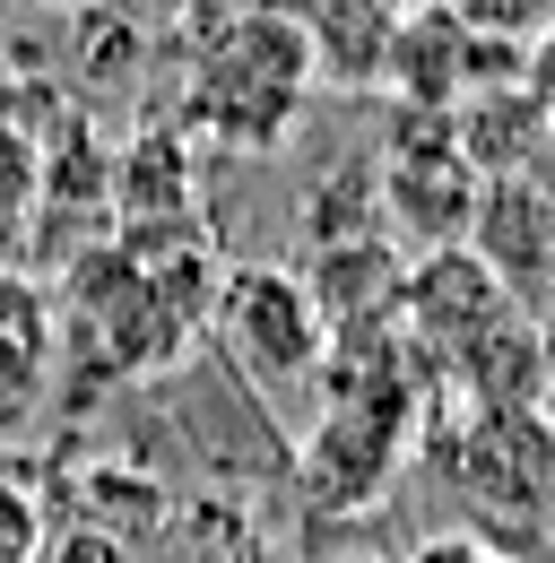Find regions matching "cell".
I'll return each instance as SVG.
<instances>
[{"label": "cell", "instance_id": "cell-1", "mask_svg": "<svg viewBox=\"0 0 555 563\" xmlns=\"http://www.w3.org/2000/svg\"><path fill=\"white\" fill-rule=\"evenodd\" d=\"M425 468L460 503V529H478L512 555L555 547V417L547 408H460L425 433Z\"/></svg>", "mask_w": 555, "mask_h": 563}, {"label": "cell", "instance_id": "cell-2", "mask_svg": "<svg viewBox=\"0 0 555 563\" xmlns=\"http://www.w3.org/2000/svg\"><path fill=\"white\" fill-rule=\"evenodd\" d=\"M208 26H217V35H200V70H192V104H183V113L226 147H278L304 122L313 87H322L313 44H304L278 9H261V0L208 9Z\"/></svg>", "mask_w": 555, "mask_h": 563}, {"label": "cell", "instance_id": "cell-3", "mask_svg": "<svg viewBox=\"0 0 555 563\" xmlns=\"http://www.w3.org/2000/svg\"><path fill=\"white\" fill-rule=\"evenodd\" d=\"M208 339L226 355V373L261 399H286L304 382H322L330 364V312L313 303L304 269L286 261H252V269H226L208 295Z\"/></svg>", "mask_w": 555, "mask_h": 563}, {"label": "cell", "instance_id": "cell-4", "mask_svg": "<svg viewBox=\"0 0 555 563\" xmlns=\"http://www.w3.org/2000/svg\"><path fill=\"white\" fill-rule=\"evenodd\" d=\"M391 312H400V339H409V347L434 364V382H443V373L478 347L503 312H521V303L503 295V278L486 269L469 243H443V252H425L416 269H400V303H391Z\"/></svg>", "mask_w": 555, "mask_h": 563}, {"label": "cell", "instance_id": "cell-5", "mask_svg": "<svg viewBox=\"0 0 555 563\" xmlns=\"http://www.w3.org/2000/svg\"><path fill=\"white\" fill-rule=\"evenodd\" d=\"M44 373H53V295L26 269H0V433L44 408Z\"/></svg>", "mask_w": 555, "mask_h": 563}, {"label": "cell", "instance_id": "cell-6", "mask_svg": "<svg viewBox=\"0 0 555 563\" xmlns=\"http://www.w3.org/2000/svg\"><path fill=\"white\" fill-rule=\"evenodd\" d=\"M35 217H44V140L18 113H0V269L26 261Z\"/></svg>", "mask_w": 555, "mask_h": 563}, {"label": "cell", "instance_id": "cell-7", "mask_svg": "<svg viewBox=\"0 0 555 563\" xmlns=\"http://www.w3.org/2000/svg\"><path fill=\"white\" fill-rule=\"evenodd\" d=\"M53 538V511H44V486L26 468L0 460V563H35Z\"/></svg>", "mask_w": 555, "mask_h": 563}, {"label": "cell", "instance_id": "cell-8", "mask_svg": "<svg viewBox=\"0 0 555 563\" xmlns=\"http://www.w3.org/2000/svg\"><path fill=\"white\" fill-rule=\"evenodd\" d=\"M443 18L469 26V35H486V44H530L555 18V0H443Z\"/></svg>", "mask_w": 555, "mask_h": 563}, {"label": "cell", "instance_id": "cell-9", "mask_svg": "<svg viewBox=\"0 0 555 563\" xmlns=\"http://www.w3.org/2000/svg\"><path fill=\"white\" fill-rule=\"evenodd\" d=\"M400 563H530L512 555V547H494V538H478V529H425Z\"/></svg>", "mask_w": 555, "mask_h": 563}, {"label": "cell", "instance_id": "cell-10", "mask_svg": "<svg viewBox=\"0 0 555 563\" xmlns=\"http://www.w3.org/2000/svg\"><path fill=\"white\" fill-rule=\"evenodd\" d=\"M313 563H400V555H382V547H347V555H313Z\"/></svg>", "mask_w": 555, "mask_h": 563}, {"label": "cell", "instance_id": "cell-11", "mask_svg": "<svg viewBox=\"0 0 555 563\" xmlns=\"http://www.w3.org/2000/svg\"><path fill=\"white\" fill-rule=\"evenodd\" d=\"M538 339H547V399H555V312L538 321Z\"/></svg>", "mask_w": 555, "mask_h": 563}, {"label": "cell", "instance_id": "cell-12", "mask_svg": "<svg viewBox=\"0 0 555 563\" xmlns=\"http://www.w3.org/2000/svg\"><path fill=\"white\" fill-rule=\"evenodd\" d=\"M373 9H391V18H409V9H416V0H373Z\"/></svg>", "mask_w": 555, "mask_h": 563}, {"label": "cell", "instance_id": "cell-13", "mask_svg": "<svg viewBox=\"0 0 555 563\" xmlns=\"http://www.w3.org/2000/svg\"><path fill=\"white\" fill-rule=\"evenodd\" d=\"M208 9H243V0H208Z\"/></svg>", "mask_w": 555, "mask_h": 563}]
</instances>
